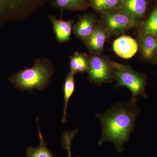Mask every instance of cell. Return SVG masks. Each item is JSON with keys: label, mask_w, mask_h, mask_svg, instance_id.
Wrapping results in <instances>:
<instances>
[{"label": "cell", "mask_w": 157, "mask_h": 157, "mask_svg": "<svg viewBox=\"0 0 157 157\" xmlns=\"http://www.w3.org/2000/svg\"><path fill=\"white\" fill-rule=\"evenodd\" d=\"M137 101L136 98H132L123 104L117 102L104 113L96 114L101 121L102 128L99 145L104 142H111L117 151H123L124 144L130 140L136 118L140 112Z\"/></svg>", "instance_id": "cell-1"}, {"label": "cell", "mask_w": 157, "mask_h": 157, "mask_svg": "<svg viewBox=\"0 0 157 157\" xmlns=\"http://www.w3.org/2000/svg\"><path fill=\"white\" fill-rule=\"evenodd\" d=\"M54 73L52 63L45 57L36 59L30 68L18 71L11 77L14 86L22 91L42 90L48 86Z\"/></svg>", "instance_id": "cell-2"}, {"label": "cell", "mask_w": 157, "mask_h": 157, "mask_svg": "<svg viewBox=\"0 0 157 157\" xmlns=\"http://www.w3.org/2000/svg\"><path fill=\"white\" fill-rule=\"evenodd\" d=\"M113 76L116 83L114 87L123 86L128 89L132 93V98L138 96L147 98L145 88L147 76L144 73L135 71L129 65H124L113 62Z\"/></svg>", "instance_id": "cell-3"}, {"label": "cell", "mask_w": 157, "mask_h": 157, "mask_svg": "<svg viewBox=\"0 0 157 157\" xmlns=\"http://www.w3.org/2000/svg\"><path fill=\"white\" fill-rule=\"evenodd\" d=\"M113 72V61L101 54L90 55L87 72L92 83L99 86L111 83L114 79Z\"/></svg>", "instance_id": "cell-4"}, {"label": "cell", "mask_w": 157, "mask_h": 157, "mask_svg": "<svg viewBox=\"0 0 157 157\" xmlns=\"http://www.w3.org/2000/svg\"><path fill=\"white\" fill-rule=\"evenodd\" d=\"M140 22L121 10L101 14V24L109 35H123Z\"/></svg>", "instance_id": "cell-5"}, {"label": "cell", "mask_w": 157, "mask_h": 157, "mask_svg": "<svg viewBox=\"0 0 157 157\" xmlns=\"http://www.w3.org/2000/svg\"><path fill=\"white\" fill-rule=\"evenodd\" d=\"M48 0H0V13L14 11L24 20L37 12Z\"/></svg>", "instance_id": "cell-6"}, {"label": "cell", "mask_w": 157, "mask_h": 157, "mask_svg": "<svg viewBox=\"0 0 157 157\" xmlns=\"http://www.w3.org/2000/svg\"><path fill=\"white\" fill-rule=\"evenodd\" d=\"M110 36L101 24L97 25L94 30L83 41L90 54L100 55L104 50L105 42Z\"/></svg>", "instance_id": "cell-7"}, {"label": "cell", "mask_w": 157, "mask_h": 157, "mask_svg": "<svg viewBox=\"0 0 157 157\" xmlns=\"http://www.w3.org/2000/svg\"><path fill=\"white\" fill-rule=\"evenodd\" d=\"M113 48L115 53L123 59L131 58L137 53L138 42L129 36L122 35L114 40Z\"/></svg>", "instance_id": "cell-8"}, {"label": "cell", "mask_w": 157, "mask_h": 157, "mask_svg": "<svg viewBox=\"0 0 157 157\" xmlns=\"http://www.w3.org/2000/svg\"><path fill=\"white\" fill-rule=\"evenodd\" d=\"M97 19L92 13L79 15L78 20L73 25V33L78 39L84 41L94 30Z\"/></svg>", "instance_id": "cell-9"}, {"label": "cell", "mask_w": 157, "mask_h": 157, "mask_svg": "<svg viewBox=\"0 0 157 157\" xmlns=\"http://www.w3.org/2000/svg\"><path fill=\"white\" fill-rule=\"evenodd\" d=\"M48 17L52 24V29L58 42L61 43L69 42L75 20L64 21L58 19L55 16L51 14H48Z\"/></svg>", "instance_id": "cell-10"}, {"label": "cell", "mask_w": 157, "mask_h": 157, "mask_svg": "<svg viewBox=\"0 0 157 157\" xmlns=\"http://www.w3.org/2000/svg\"><path fill=\"white\" fill-rule=\"evenodd\" d=\"M121 11L140 21L148 9L147 0H121Z\"/></svg>", "instance_id": "cell-11"}, {"label": "cell", "mask_w": 157, "mask_h": 157, "mask_svg": "<svg viewBox=\"0 0 157 157\" xmlns=\"http://www.w3.org/2000/svg\"><path fill=\"white\" fill-rule=\"evenodd\" d=\"M137 39L141 56L146 60H151L157 49V36L138 33Z\"/></svg>", "instance_id": "cell-12"}, {"label": "cell", "mask_w": 157, "mask_h": 157, "mask_svg": "<svg viewBox=\"0 0 157 157\" xmlns=\"http://www.w3.org/2000/svg\"><path fill=\"white\" fill-rule=\"evenodd\" d=\"M53 8L69 11H85L90 7L88 0H50Z\"/></svg>", "instance_id": "cell-13"}, {"label": "cell", "mask_w": 157, "mask_h": 157, "mask_svg": "<svg viewBox=\"0 0 157 157\" xmlns=\"http://www.w3.org/2000/svg\"><path fill=\"white\" fill-rule=\"evenodd\" d=\"M88 66L89 56L87 54L76 51L70 56V72L73 75L87 72Z\"/></svg>", "instance_id": "cell-14"}, {"label": "cell", "mask_w": 157, "mask_h": 157, "mask_svg": "<svg viewBox=\"0 0 157 157\" xmlns=\"http://www.w3.org/2000/svg\"><path fill=\"white\" fill-rule=\"evenodd\" d=\"M90 7L100 13L119 11L122 6L121 0H88Z\"/></svg>", "instance_id": "cell-15"}, {"label": "cell", "mask_w": 157, "mask_h": 157, "mask_svg": "<svg viewBox=\"0 0 157 157\" xmlns=\"http://www.w3.org/2000/svg\"><path fill=\"white\" fill-rule=\"evenodd\" d=\"M75 89V81L74 75L70 72L67 74V77L63 86L64 94V107L63 116L62 117V123L64 124L67 121V109L68 103L71 96L73 94Z\"/></svg>", "instance_id": "cell-16"}, {"label": "cell", "mask_w": 157, "mask_h": 157, "mask_svg": "<svg viewBox=\"0 0 157 157\" xmlns=\"http://www.w3.org/2000/svg\"><path fill=\"white\" fill-rule=\"evenodd\" d=\"M38 127L40 139L39 146L36 147H27L26 151V157H55L47 148V144L42 137L38 123Z\"/></svg>", "instance_id": "cell-17"}, {"label": "cell", "mask_w": 157, "mask_h": 157, "mask_svg": "<svg viewBox=\"0 0 157 157\" xmlns=\"http://www.w3.org/2000/svg\"><path fill=\"white\" fill-rule=\"evenodd\" d=\"M138 33L153 34L157 36V6L154 9L148 18L137 26Z\"/></svg>", "instance_id": "cell-18"}, {"label": "cell", "mask_w": 157, "mask_h": 157, "mask_svg": "<svg viewBox=\"0 0 157 157\" xmlns=\"http://www.w3.org/2000/svg\"><path fill=\"white\" fill-rule=\"evenodd\" d=\"M74 137L73 134L70 132H64L63 134L62 137V144L67 151V157H72L71 156V144ZM75 157H80L77 156Z\"/></svg>", "instance_id": "cell-19"}, {"label": "cell", "mask_w": 157, "mask_h": 157, "mask_svg": "<svg viewBox=\"0 0 157 157\" xmlns=\"http://www.w3.org/2000/svg\"><path fill=\"white\" fill-rule=\"evenodd\" d=\"M151 63L154 64H157V49L155 52L154 55L152 59H151Z\"/></svg>", "instance_id": "cell-20"}]
</instances>
